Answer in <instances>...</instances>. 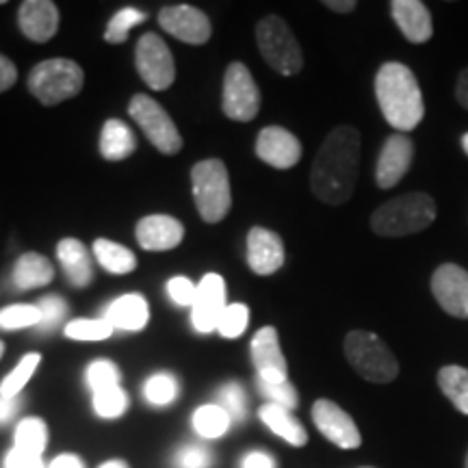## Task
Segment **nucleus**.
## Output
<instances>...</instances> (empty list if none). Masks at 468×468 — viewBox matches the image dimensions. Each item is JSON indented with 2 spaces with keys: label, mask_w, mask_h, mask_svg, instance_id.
<instances>
[{
  "label": "nucleus",
  "mask_w": 468,
  "mask_h": 468,
  "mask_svg": "<svg viewBox=\"0 0 468 468\" xmlns=\"http://www.w3.org/2000/svg\"><path fill=\"white\" fill-rule=\"evenodd\" d=\"M221 109L228 120L251 122L259 115L261 91L254 76L243 63L234 61L228 66L224 74V96H221Z\"/></svg>",
  "instance_id": "obj_9"
},
{
  "label": "nucleus",
  "mask_w": 468,
  "mask_h": 468,
  "mask_svg": "<svg viewBox=\"0 0 468 468\" xmlns=\"http://www.w3.org/2000/svg\"><path fill=\"white\" fill-rule=\"evenodd\" d=\"M39 362H42V356L39 354L22 356V360L17 362V367L3 379V384H0V395L9 397V399H14V397L20 395L22 388L31 382L33 373L37 371Z\"/></svg>",
  "instance_id": "obj_31"
},
{
  "label": "nucleus",
  "mask_w": 468,
  "mask_h": 468,
  "mask_svg": "<svg viewBox=\"0 0 468 468\" xmlns=\"http://www.w3.org/2000/svg\"><path fill=\"white\" fill-rule=\"evenodd\" d=\"M376 98L395 131H414L423 120L425 102L417 76L399 61H388L378 69Z\"/></svg>",
  "instance_id": "obj_2"
},
{
  "label": "nucleus",
  "mask_w": 468,
  "mask_h": 468,
  "mask_svg": "<svg viewBox=\"0 0 468 468\" xmlns=\"http://www.w3.org/2000/svg\"><path fill=\"white\" fill-rule=\"evenodd\" d=\"M134 66L150 90L163 91L174 85L176 63L172 50L156 33H145L139 37L137 50H134Z\"/></svg>",
  "instance_id": "obj_10"
},
{
  "label": "nucleus",
  "mask_w": 468,
  "mask_h": 468,
  "mask_svg": "<svg viewBox=\"0 0 468 468\" xmlns=\"http://www.w3.org/2000/svg\"><path fill=\"white\" fill-rule=\"evenodd\" d=\"M16 80H17V68L14 66V61L5 55H0V93L7 91L9 87H14Z\"/></svg>",
  "instance_id": "obj_45"
},
{
  "label": "nucleus",
  "mask_w": 468,
  "mask_h": 468,
  "mask_svg": "<svg viewBox=\"0 0 468 468\" xmlns=\"http://www.w3.org/2000/svg\"><path fill=\"white\" fill-rule=\"evenodd\" d=\"M259 390L262 397H267L269 403L273 406H280L284 410H295L300 406V397H297L295 386L291 382H282V384H267L259 379Z\"/></svg>",
  "instance_id": "obj_39"
},
{
  "label": "nucleus",
  "mask_w": 468,
  "mask_h": 468,
  "mask_svg": "<svg viewBox=\"0 0 468 468\" xmlns=\"http://www.w3.org/2000/svg\"><path fill=\"white\" fill-rule=\"evenodd\" d=\"M113 330L107 319H74L66 325V336L72 341H104Z\"/></svg>",
  "instance_id": "obj_33"
},
{
  "label": "nucleus",
  "mask_w": 468,
  "mask_h": 468,
  "mask_svg": "<svg viewBox=\"0 0 468 468\" xmlns=\"http://www.w3.org/2000/svg\"><path fill=\"white\" fill-rule=\"evenodd\" d=\"M145 20H148V14H144V11L134 7L120 9L109 20L107 31H104V39H107L109 44H124L128 39V33H131V28L142 25Z\"/></svg>",
  "instance_id": "obj_32"
},
{
  "label": "nucleus",
  "mask_w": 468,
  "mask_h": 468,
  "mask_svg": "<svg viewBox=\"0 0 468 468\" xmlns=\"http://www.w3.org/2000/svg\"><path fill=\"white\" fill-rule=\"evenodd\" d=\"M356 0H325V7L336 11V14H351L356 9Z\"/></svg>",
  "instance_id": "obj_50"
},
{
  "label": "nucleus",
  "mask_w": 468,
  "mask_h": 468,
  "mask_svg": "<svg viewBox=\"0 0 468 468\" xmlns=\"http://www.w3.org/2000/svg\"><path fill=\"white\" fill-rule=\"evenodd\" d=\"M104 319H107L113 327H117V330H126V332L144 330L145 324L150 321L148 302L144 300V295L131 292V295L120 297V300L111 303L107 310V317Z\"/></svg>",
  "instance_id": "obj_23"
},
{
  "label": "nucleus",
  "mask_w": 468,
  "mask_h": 468,
  "mask_svg": "<svg viewBox=\"0 0 468 468\" xmlns=\"http://www.w3.org/2000/svg\"><path fill=\"white\" fill-rule=\"evenodd\" d=\"M48 468H85V464L79 455L63 453V455H57V458L48 464Z\"/></svg>",
  "instance_id": "obj_48"
},
{
  "label": "nucleus",
  "mask_w": 468,
  "mask_h": 468,
  "mask_svg": "<svg viewBox=\"0 0 468 468\" xmlns=\"http://www.w3.org/2000/svg\"><path fill=\"white\" fill-rule=\"evenodd\" d=\"M360 165V133L354 126H336L314 156L310 189L321 202L341 207L354 196Z\"/></svg>",
  "instance_id": "obj_1"
},
{
  "label": "nucleus",
  "mask_w": 468,
  "mask_h": 468,
  "mask_svg": "<svg viewBox=\"0 0 468 468\" xmlns=\"http://www.w3.org/2000/svg\"><path fill=\"white\" fill-rule=\"evenodd\" d=\"M17 25L31 42H48V39L55 37L58 28L57 5L50 3V0H27L17 11Z\"/></svg>",
  "instance_id": "obj_20"
},
{
  "label": "nucleus",
  "mask_w": 468,
  "mask_h": 468,
  "mask_svg": "<svg viewBox=\"0 0 468 468\" xmlns=\"http://www.w3.org/2000/svg\"><path fill=\"white\" fill-rule=\"evenodd\" d=\"M256 42L265 61L282 76H292L303 68V52L295 35L280 16L262 17L256 27Z\"/></svg>",
  "instance_id": "obj_7"
},
{
  "label": "nucleus",
  "mask_w": 468,
  "mask_h": 468,
  "mask_svg": "<svg viewBox=\"0 0 468 468\" xmlns=\"http://www.w3.org/2000/svg\"><path fill=\"white\" fill-rule=\"evenodd\" d=\"M128 408V397L120 386L113 388L101 390V393L93 395V410H96L98 417L102 419H117L126 412Z\"/></svg>",
  "instance_id": "obj_36"
},
{
  "label": "nucleus",
  "mask_w": 468,
  "mask_h": 468,
  "mask_svg": "<svg viewBox=\"0 0 468 468\" xmlns=\"http://www.w3.org/2000/svg\"><path fill=\"white\" fill-rule=\"evenodd\" d=\"M128 113H131L137 126L148 137V142L161 154H178L180 148H183V137H180L178 126L174 124L167 111L154 98L145 96V93H137V96H133L131 104H128Z\"/></svg>",
  "instance_id": "obj_8"
},
{
  "label": "nucleus",
  "mask_w": 468,
  "mask_h": 468,
  "mask_svg": "<svg viewBox=\"0 0 468 468\" xmlns=\"http://www.w3.org/2000/svg\"><path fill=\"white\" fill-rule=\"evenodd\" d=\"M259 417L273 434L292 444V447H303V444L308 442L306 427L292 417L291 410L273 406V403H265V406H261L259 410Z\"/></svg>",
  "instance_id": "obj_24"
},
{
  "label": "nucleus",
  "mask_w": 468,
  "mask_h": 468,
  "mask_svg": "<svg viewBox=\"0 0 468 468\" xmlns=\"http://www.w3.org/2000/svg\"><path fill=\"white\" fill-rule=\"evenodd\" d=\"M159 25L163 31L174 35L180 42L200 46L207 44L213 33L208 16L191 5H169L159 11Z\"/></svg>",
  "instance_id": "obj_11"
},
{
  "label": "nucleus",
  "mask_w": 468,
  "mask_h": 468,
  "mask_svg": "<svg viewBox=\"0 0 468 468\" xmlns=\"http://www.w3.org/2000/svg\"><path fill=\"white\" fill-rule=\"evenodd\" d=\"M219 406L226 410L232 420H243L248 414V399H245L243 388L237 382L226 384L219 390Z\"/></svg>",
  "instance_id": "obj_40"
},
{
  "label": "nucleus",
  "mask_w": 468,
  "mask_h": 468,
  "mask_svg": "<svg viewBox=\"0 0 468 468\" xmlns=\"http://www.w3.org/2000/svg\"><path fill=\"white\" fill-rule=\"evenodd\" d=\"M256 154L261 161L276 169H291L302 159V144L282 126H267L256 139Z\"/></svg>",
  "instance_id": "obj_17"
},
{
  "label": "nucleus",
  "mask_w": 468,
  "mask_h": 468,
  "mask_svg": "<svg viewBox=\"0 0 468 468\" xmlns=\"http://www.w3.org/2000/svg\"><path fill=\"white\" fill-rule=\"evenodd\" d=\"M93 256L109 273H115V276H124L137 267V256L124 245L109 241V239H98L93 243Z\"/></svg>",
  "instance_id": "obj_27"
},
{
  "label": "nucleus",
  "mask_w": 468,
  "mask_h": 468,
  "mask_svg": "<svg viewBox=\"0 0 468 468\" xmlns=\"http://www.w3.org/2000/svg\"><path fill=\"white\" fill-rule=\"evenodd\" d=\"M362 468H371V466H362Z\"/></svg>",
  "instance_id": "obj_55"
},
{
  "label": "nucleus",
  "mask_w": 468,
  "mask_h": 468,
  "mask_svg": "<svg viewBox=\"0 0 468 468\" xmlns=\"http://www.w3.org/2000/svg\"><path fill=\"white\" fill-rule=\"evenodd\" d=\"M17 408H20V401H17V397L9 399V397L0 395V425L9 423V420L17 414Z\"/></svg>",
  "instance_id": "obj_47"
},
{
  "label": "nucleus",
  "mask_w": 468,
  "mask_h": 468,
  "mask_svg": "<svg viewBox=\"0 0 468 468\" xmlns=\"http://www.w3.org/2000/svg\"><path fill=\"white\" fill-rule=\"evenodd\" d=\"M243 468H276V460L265 452H251L243 458Z\"/></svg>",
  "instance_id": "obj_46"
},
{
  "label": "nucleus",
  "mask_w": 468,
  "mask_h": 468,
  "mask_svg": "<svg viewBox=\"0 0 468 468\" xmlns=\"http://www.w3.org/2000/svg\"><path fill=\"white\" fill-rule=\"evenodd\" d=\"M464 468H468V453H466V460H464Z\"/></svg>",
  "instance_id": "obj_54"
},
{
  "label": "nucleus",
  "mask_w": 468,
  "mask_h": 468,
  "mask_svg": "<svg viewBox=\"0 0 468 468\" xmlns=\"http://www.w3.org/2000/svg\"><path fill=\"white\" fill-rule=\"evenodd\" d=\"M248 265L256 276H271L284 265V243L273 230L251 228L248 232Z\"/></svg>",
  "instance_id": "obj_18"
},
{
  "label": "nucleus",
  "mask_w": 468,
  "mask_h": 468,
  "mask_svg": "<svg viewBox=\"0 0 468 468\" xmlns=\"http://www.w3.org/2000/svg\"><path fill=\"white\" fill-rule=\"evenodd\" d=\"M144 395L152 406H167L178 395V382L169 373H156L144 386Z\"/></svg>",
  "instance_id": "obj_35"
},
{
  "label": "nucleus",
  "mask_w": 468,
  "mask_h": 468,
  "mask_svg": "<svg viewBox=\"0 0 468 468\" xmlns=\"http://www.w3.org/2000/svg\"><path fill=\"white\" fill-rule=\"evenodd\" d=\"M37 308L39 313H42V324L37 325L39 330H55V327L63 321V317L68 314V303L58 295L44 297Z\"/></svg>",
  "instance_id": "obj_41"
},
{
  "label": "nucleus",
  "mask_w": 468,
  "mask_h": 468,
  "mask_svg": "<svg viewBox=\"0 0 468 468\" xmlns=\"http://www.w3.org/2000/svg\"><path fill=\"white\" fill-rule=\"evenodd\" d=\"M85 85V72L72 58H46L28 74V90L44 107H55L79 96Z\"/></svg>",
  "instance_id": "obj_6"
},
{
  "label": "nucleus",
  "mask_w": 468,
  "mask_h": 468,
  "mask_svg": "<svg viewBox=\"0 0 468 468\" xmlns=\"http://www.w3.org/2000/svg\"><path fill=\"white\" fill-rule=\"evenodd\" d=\"M414 161V144L408 134L395 133L386 139L379 152L376 167V183L379 189H393L403 176L408 174Z\"/></svg>",
  "instance_id": "obj_16"
},
{
  "label": "nucleus",
  "mask_w": 468,
  "mask_h": 468,
  "mask_svg": "<svg viewBox=\"0 0 468 468\" xmlns=\"http://www.w3.org/2000/svg\"><path fill=\"white\" fill-rule=\"evenodd\" d=\"M436 219V202L427 193H406L379 207L371 218L379 237H408L430 228Z\"/></svg>",
  "instance_id": "obj_3"
},
{
  "label": "nucleus",
  "mask_w": 468,
  "mask_h": 468,
  "mask_svg": "<svg viewBox=\"0 0 468 468\" xmlns=\"http://www.w3.org/2000/svg\"><path fill=\"white\" fill-rule=\"evenodd\" d=\"M185 239V226L172 215H145L137 224V241L148 251L178 248Z\"/></svg>",
  "instance_id": "obj_19"
},
{
  "label": "nucleus",
  "mask_w": 468,
  "mask_h": 468,
  "mask_svg": "<svg viewBox=\"0 0 468 468\" xmlns=\"http://www.w3.org/2000/svg\"><path fill=\"white\" fill-rule=\"evenodd\" d=\"M390 14H393V20L408 42L425 44L434 35L431 14L420 0H393L390 3Z\"/></svg>",
  "instance_id": "obj_21"
},
{
  "label": "nucleus",
  "mask_w": 468,
  "mask_h": 468,
  "mask_svg": "<svg viewBox=\"0 0 468 468\" xmlns=\"http://www.w3.org/2000/svg\"><path fill=\"white\" fill-rule=\"evenodd\" d=\"M226 282L219 273H207L197 284V297L191 308L193 327L202 335L218 330L221 314L226 310Z\"/></svg>",
  "instance_id": "obj_15"
},
{
  "label": "nucleus",
  "mask_w": 468,
  "mask_h": 468,
  "mask_svg": "<svg viewBox=\"0 0 468 468\" xmlns=\"http://www.w3.org/2000/svg\"><path fill=\"white\" fill-rule=\"evenodd\" d=\"M193 202L207 224H219L232 208L230 176L224 161L207 159L196 163L191 169Z\"/></svg>",
  "instance_id": "obj_4"
},
{
  "label": "nucleus",
  "mask_w": 468,
  "mask_h": 468,
  "mask_svg": "<svg viewBox=\"0 0 468 468\" xmlns=\"http://www.w3.org/2000/svg\"><path fill=\"white\" fill-rule=\"evenodd\" d=\"M5 468H46L39 455L20 452V449H11L5 460Z\"/></svg>",
  "instance_id": "obj_44"
},
{
  "label": "nucleus",
  "mask_w": 468,
  "mask_h": 468,
  "mask_svg": "<svg viewBox=\"0 0 468 468\" xmlns=\"http://www.w3.org/2000/svg\"><path fill=\"white\" fill-rule=\"evenodd\" d=\"M46 447H48V425L37 417L20 420V425L16 427V449L42 458Z\"/></svg>",
  "instance_id": "obj_29"
},
{
  "label": "nucleus",
  "mask_w": 468,
  "mask_h": 468,
  "mask_svg": "<svg viewBox=\"0 0 468 468\" xmlns=\"http://www.w3.org/2000/svg\"><path fill=\"white\" fill-rule=\"evenodd\" d=\"M42 324V313L37 306L17 303L0 310V327L3 330H22V327H37Z\"/></svg>",
  "instance_id": "obj_34"
},
{
  "label": "nucleus",
  "mask_w": 468,
  "mask_h": 468,
  "mask_svg": "<svg viewBox=\"0 0 468 468\" xmlns=\"http://www.w3.org/2000/svg\"><path fill=\"white\" fill-rule=\"evenodd\" d=\"M431 292L447 314L468 319V271L460 265L447 262L431 276Z\"/></svg>",
  "instance_id": "obj_12"
},
{
  "label": "nucleus",
  "mask_w": 468,
  "mask_h": 468,
  "mask_svg": "<svg viewBox=\"0 0 468 468\" xmlns=\"http://www.w3.org/2000/svg\"><path fill=\"white\" fill-rule=\"evenodd\" d=\"M455 98L468 111V68L462 69L458 76V85H455Z\"/></svg>",
  "instance_id": "obj_49"
},
{
  "label": "nucleus",
  "mask_w": 468,
  "mask_h": 468,
  "mask_svg": "<svg viewBox=\"0 0 468 468\" xmlns=\"http://www.w3.org/2000/svg\"><path fill=\"white\" fill-rule=\"evenodd\" d=\"M57 259L61 262L63 271H66V278L69 284L76 286V289H87L93 280V269H91V259L90 251L79 239H63L57 245Z\"/></svg>",
  "instance_id": "obj_22"
},
{
  "label": "nucleus",
  "mask_w": 468,
  "mask_h": 468,
  "mask_svg": "<svg viewBox=\"0 0 468 468\" xmlns=\"http://www.w3.org/2000/svg\"><path fill=\"white\" fill-rule=\"evenodd\" d=\"M345 356L362 379L373 384H388L399 376V362L382 338L373 332L354 330L345 336Z\"/></svg>",
  "instance_id": "obj_5"
},
{
  "label": "nucleus",
  "mask_w": 468,
  "mask_h": 468,
  "mask_svg": "<svg viewBox=\"0 0 468 468\" xmlns=\"http://www.w3.org/2000/svg\"><path fill=\"white\" fill-rule=\"evenodd\" d=\"M137 150L134 133L122 120H107L101 133V154L107 161H124Z\"/></svg>",
  "instance_id": "obj_26"
},
{
  "label": "nucleus",
  "mask_w": 468,
  "mask_h": 468,
  "mask_svg": "<svg viewBox=\"0 0 468 468\" xmlns=\"http://www.w3.org/2000/svg\"><path fill=\"white\" fill-rule=\"evenodd\" d=\"M313 420L327 441L341 449H358L362 436L358 425L338 403L330 399H317L313 406Z\"/></svg>",
  "instance_id": "obj_14"
},
{
  "label": "nucleus",
  "mask_w": 468,
  "mask_h": 468,
  "mask_svg": "<svg viewBox=\"0 0 468 468\" xmlns=\"http://www.w3.org/2000/svg\"><path fill=\"white\" fill-rule=\"evenodd\" d=\"M438 386L442 395L468 417V368L449 365L438 371Z\"/></svg>",
  "instance_id": "obj_28"
},
{
  "label": "nucleus",
  "mask_w": 468,
  "mask_h": 468,
  "mask_svg": "<svg viewBox=\"0 0 468 468\" xmlns=\"http://www.w3.org/2000/svg\"><path fill=\"white\" fill-rule=\"evenodd\" d=\"M167 292L176 306L193 308V303H196V297H197V284H193L191 280L185 276H176L167 282Z\"/></svg>",
  "instance_id": "obj_42"
},
{
  "label": "nucleus",
  "mask_w": 468,
  "mask_h": 468,
  "mask_svg": "<svg viewBox=\"0 0 468 468\" xmlns=\"http://www.w3.org/2000/svg\"><path fill=\"white\" fill-rule=\"evenodd\" d=\"M101 468H128V466L122 460H109V462H104Z\"/></svg>",
  "instance_id": "obj_51"
},
{
  "label": "nucleus",
  "mask_w": 468,
  "mask_h": 468,
  "mask_svg": "<svg viewBox=\"0 0 468 468\" xmlns=\"http://www.w3.org/2000/svg\"><path fill=\"white\" fill-rule=\"evenodd\" d=\"M250 324V308L245 303H228L219 319V335L224 338H237L245 332Z\"/></svg>",
  "instance_id": "obj_38"
},
{
  "label": "nucleus",
  "mask_w": 468,
  "mask_h": 468,
  "mask_svg": "<svg viewBox=\"0 0 468 468\" xmlns=\"http://www.w3.org/2000/svg\"><path fill=\"white\" fill-rule=\"evenodd\" d=\"M3 354H5V343L0 341V358H3Z\"/></svg>",
  "instance_id": "obj_53"
},
{
  "label": "nucleus",
  "mask_w": 468,
  "mask_h": 468,
  "mask_svg": "<svg viewBox=\"0 0 468 468\" xmlns=\"http://www.w3.org/2000/svg\"><path fill=\"white\" fill-rule=\"evenodd\" d=\"M52 278H55L52 262L46 259V256L37 254V251H27V254L20 256L16 262L14 284L17 289H39V286L50 284Z\"/></svg>",
  "instance_id": "obj_25"
},
{
  "label": "nucleus",
  "mask_w": 468,
  "mask_h": 468,
  "mask_svg": "<svg viewBox=\"0 0 468 468\" xmlns=\"http://www.w3.org/2000/svg\"><path fill=\"white\" fill-rule=\"evenodd\" d=\"M120 368L111 360H96L87 368V384H90L93 395L101 393V390L113 388V386H120Z\"/></svg>",
  "instance_id": "obj_37"
},
{
  "label": "nucleus",
  "mask_w": 468,
  "mask_h": 468,
  "mask_svg": "<svg viewBox=\"0 0 468 468\" xmlns=\"http://www.w3.org/2000/svg\"><path fill=\"white\" fill-rule=\"evenodd\" d=\"M462 148H464V152H466V156H468V133L464 134V137H462Z\"/></svg>",
  "instance_id": "obj_52"
},
{
  "label": "nucleus",
  "mask_w": 468,
  "mask_h": 468,
  "mask_svg": "<svg viewBox=\"0 0 468 468\" xmlns=\"http://www.w3.org/2000/svg\"><path fill=\"white\" fill-rule=\"evenodd\" d=\"M230 417L221 406H202L193 414V427L202 438L215 441V438L224 436L230 427Z\"/></svg>",
  "instance_id": "obj_30"
},
{
  "label": "nucleus",
  "mask_w": 468,
  "mask_h": 468,
  "mask_svg": "<svg viewBox=\"0 0 468 468\" xmlns=\"http://www.w3.org/2000/svg\"><path fill=\"white\" fill-rule=\"evenodd\" d=\"M210 453L202 444H189L176 453V468H208Z\"/></svg>",
  "instance_id": "obj_43"
},
{
  "label": "nucleus",
  "mask_w": 468,
  "mask_h": 468,
  "mask_svg": "<svg viewBox=\"0 0 468 468\" xmlns=\"http://www.w3.org/2000/svg\"><path fill=\"white\" fill-rule=\"evenodd\" d=\"M251 360H254L259 379L267 384L289 382V365L280 347L278 330L273 325H265L251 338Z\"/></svg>",
  "instance_id": "obj_13"
}]
</instances>
